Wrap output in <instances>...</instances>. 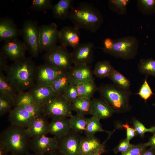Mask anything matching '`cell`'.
Segmentation results:
<instances>
[{
  "mask_svg": "<svg viewBox=\"0 0 155 155\" xmlns=\"http://www.w3.org/2000/svg\"><path fill=\"white\" fill-rule=\"evenodd\" d=\"M59 31L55 23L40 26V51H47L57 45Z\"/></svg>",
  "mask_w": 155,
  "mask_h": 155,
  "instance_id": "30bf717a",
  "label": "cell"
},
{
  "mask_svg": "<svg viewBox=\"0 0 155 155\" xmlns=\"http://www.w3.org/2000/svg\"><path fill=\"white\" fill-rule=\"evenodd\" d=\"M97 91L114 113H124L131 110L130 98L132 93L130 90L124 89L113 83L102 84L98 87Z\"/></svg>",
  "mask_w": 155,
  "mask_h": 155,
  "instance_id": "277c9868",
  "label": "cell"
},
{
  "mask_svg": "<svg viewBox=\"0 0 155 155\" xmlns=\"http://www.w3.org/2000/svg\"><path fill=\"white\" fill-rule=\"evenodd\" d=\"M31 139L26 128L11 125L1 133L0 144L9 154L27 155L30 153Z\"/></svg>",
  "mask_w": 155,
  "mask_h": 155,
  "instance_id": "3957f363",
  "label": "cell"
},
{
  "mask_svg": "<svg viewBox=\"0 0 155 155\" xmlns=\"http://www.w3.org/2000/svg\"><path fill=\"white\" fill-rule=\"evenodd\" d=\"M64 73L47 64L36 66L35 74L36 84L50 85L58 76Z\"/></svg>",
  "mask_w": 155,
  "mask_h": 155,
  "instance_id": "9a60e30c",
  "label": "cell"
},
{
  "mask_svg": "<svg viewBox=\"0 0 155 155\" xmlns=\"http://www.w3.org/2000/svg\"><path fill=\"white\" fill-rule=\"evenodd\" d=\"M62 95L68 101L72 103L78 97L76 85L70 83Z\"/></svg>",
  "mask_w": 155,
  "mask_h": 155,
  "instance_id": "60d3db41",
  "label": "cell"
},
{
  "mask_svg": "<svg viewBox=\"0 0 155 155\" xmlns=\"http://www.w3.org/2000/svg\"><path fill=\"white\" fill-rule=\"evenodd\" d=\"M91 115L100 120L109 118L114 113L108 103L104 99L94 98L92 99Z\"/></svg>",
  "mask_w": 155,
  "mask_h": 155,
  "instance_id": "7402d4cb",
  "label": "cell"
},
{
  "mask_svg": "<svg viewBox=\"0 0 155 155\" xmlns=\"http://www.w3.org/2000/svg\"><path fill=\"white\" fill-rule=\"evenodd\" d=\"M88 118L85 116L72 115L69 118L71 129L76 132L81 133L85 130Z\"/></svg>",
  "mask_w": 155,
  "mask_h": 155,
  "instance_id": "4dcf8cb0",
  "label": "cell"
},
{
  "mask_svg": "<svg viewBox=\"0 0 155 155\" xmlns=\"http://www.w3.org/2000/svg\"><path fill=\"white\" fill-rule=\"evenodd\" d=\"M133 128L135 129L137 135L141 137L144 136L145 134L147 132L152 133H155V125L150 128H147L139 120L134 119L132 121Z\"/></svg>",
  "mask_w": 155,
  "mask_h": 155,
  "instance_id": "ab89813d",
  "label": "cell"
},
{
  "mask_svg": "<svg viewBox=\"0 0 155 155\" xmlns=\"http://www.w3.org/2000/svg\"><path fill=\"white\" fill-rule=\"evenodd\" d=\"M68 74L70 83L75 85L94 80L93 71L88 64L74 65Z\"/></svg>",
  "mask_w": 155,
  "mask_h": 155,
  "instance_id": "4fadbf2b",
  "label": "cell"
},
{
  "mask_svg": "<svg viewBox=\"0 0 155 155\" xmlns=\"http://www.w3.org/2000/svg\"><path fill=\"white\" fill-rule=\"evenodd\" d=\"M147 76L144 82L141 86L138 92L136 93L138 95L145 101L150 98L153 95H155L152 90L147 81Z\"/></svg>",
  "mask_w": 155,
  "mask_h": 155,
  "instance_id": "f35d334b",
  "label": "cell"
},
{
  "mask_svg": "<svg viewBox=\"0 0 155 155\" xmlns=\"http://www.w3.org/2000/svg\"><path fill=\"white\" fill-rule=\"evenodd\" d=\"M35 116L23 108L14 107L9 113L8 121L11 125L26 128Z\"/></svg>",
  "mask_w": 155,
  "mask_h": 155,
  "instance_id": "44dd1931",
  "label": "cell"
},
{
  "mask_svg": "<svg viewBox=\"0 0 155 155\" xmlns=\"http://www.w3.org/2000/svg\"><path fill=\"white\" fill-rule=\"evenodd\" d=\"M36 67L31 58L25 57L9 65L6 76L18 93L28 91L35 84Z\"/></svg>",
  "mask_w": 155,
  "mask_h": 155,
  "instance_id": "6da1fadb",
  "label": "cell"
},
{
  "mask_svg": "<svg viewBox=\"0 0 155 155\" xmlns=\"http://www.w3.org/2000/svg\"><path fill=\"white\" fill-rule=\"evenodd\" d=\"M81 137L72 130L65 136L58 139V151L63 155H80L79 146Z\"/></svg>",
  "mask_w": 155,
  "mask_h": 155,
  "instance_id": "8fae6325",
  "label": "cell"
},
{
  "mask_svg": "<svg viewBox=\"0 0 155 155\" xmlns=\"http://www.w3.org/2000/svg\"><path fill=\"white\" fill-rule=\"evenodd\" d=\"M15 99L0 93V116L9 113L14 107Z\"/></svg>",
  "mask_w": 155,
  "mask_h": 155,
  "instance_id": "8d00e7d4",
  "label": "cell"
},
{
  "mask_svg": "<svg viewBox=\"0 0 155 155\" xmlns=\"http://www.w3.org/2000/svg\"><path fill=\"white\" fill-rule=\"evenodd\" d=\"M137 68L140 73L146 76L155 77V60L152 58L141 59L138 64Z\"/></svg>",
  "mask_w": 155,
  "mask_h": 155,
  "instance_id": "83f0119b",
  "label": "cell"
},
{
  "mask_svg": "<svg viewBox=\"0 0 155 155\" xmlns=\"http://www.w3.org/2000/svg\"><path fill=\"white\" fill-rule=\"evenodd\" d=\"M152 105L155 107V103H153L152 104Z\"/></svg>",
  "mask_w": 155,
  "mask_h": 155,
  "instance_id": "db71d44e",
  "label": "cell"
},
{
  "mask_svg": "<svg viewBox=\"0 0 155 155\" xmlns=\"http://www.w3.org/2000/svg\"><path fill=\"white\" fill-rule=\"evenodd\" d=\"M103 47L102 48L104 53L108 54L112 49L114 44V40L109 38H106L103 41Z\"/></svg>",
  "mask_w": 155,
  "mask_h": 155,
  "instance_id": "f6af8a7d",
  "label": "cell"
},
{
  "mask_svg": "<svg viewBox=\"0 0 155 155\" xmlns=\"http://www.w3.org/2000/svg\"><path fill=\"white\" fill-rule=\"evenodd\" d=\"M76 85L78 97L91 98L97 91L98 87L94 80Z\"/></svg>",
  "mask_w": 155,
  "mask_h": 155,
  "instance_id": "f1b7e54d",
  "label": "cell"
},
{
  "mask_svg": "<svg viewBox=\"0 0 155 155\" xmlns=\"http://www.w3.org/2000/svg\"><path fill=\"white\" fill-rule=\"evenodd\" d=\"M105 148L98 150L88 155H101L105 152Z\"/></svg>",
  "mask_w": 155,
  "mask_h": 155,
  "instance_id": "681fc988",
  "label": "cell"
},
{
  "mask_svg": "<svg viewBox=\"0 0 155 155\" xmlns=\"http://www.w3.org/2000/svg\"><path fill=\"white\" fill-rule=\"evenodd\" d=\"M122 127L126 131V139L130 141L132 139L136 136L137 135L135 129L129 126V125L125 124L122 125Z\"/></svg>",
  "mask_w": 155,
  "mask_h": 155,
  "instance_id": "ee69618b",
  "label": "cell"
},
{
  "mask_svg": "<svg viewBox=\"0 0 155 155\" xmlns=\"http://www.w3.org/2000/svg\"><path fill=\"white\" fill-rule=\"evenodd\" d=\"M9 154L5 147L0 144V155H8Z\"/></svg>",
  "mask_w": 155,
  "mask_h": 155,
  "instance_id": "f907efd6",
  "label": "cell"
},
{
  "mask_svg": "<svg viewBox=\"0 0 155 155\" xmlns=\"http://www.w3.org/2000/svg\"><path fill=\"white\" fill-rule=\"evenodd\" d=\"M147 144L148 146L155 150V133L150 138Z\"/></svg>",
  "mask_w": 155,
  "mask_h": 155,
  "instance_id": "7dc6e473",
  "label": "cell"
},
{
  "mask_svg": "<svg viewBox=\"0 0 155 155\" xmlns=\"http://www.w3.org/2000/svg\"><path fill=\"white\" fill-rule=\"evenodd\" d=\"M0 51L14 62L25 57L27 50L24 42L16 39L4 42Z\"/></svg>",
  "mask_w": 155,
  "mask_h": 155,
  "instance_id": "5bb4252c",
  "label": "cell"
},
{
  "mask_svg": "<svg viewBox=\"0 0 155 155\" xmlns=\"http://www.w3.org/2000/svg\"><path fill=\"white\" fill-rule=\"evenodd\" d=\"M53 5L51 0H33L30 6L31 10L44 11L52 9Z\"/></svg>",
  "mask_w": 155,
  "mask_h": 155,
  "instance_id": "74e56055",
  "label": "cell"
},
{
  "mask_svg": "<svg viewBox=\"0 0 155 155\" xmlns=\"http://www.w3.org/2000/svg\"><path fill=\"white\" fill-rule=\"evenodd\" d=\"M68 72L64 73L57 78L50 85L57 95H62L70 84Z\"/></svg>",
  "mask_w": 155,
  "mask_h": 155,
  "instance_id": "4316f807",
  "label": "cell"
},
{
  "mask_svg": "<svg viewBox=\"0 0 155 155\" xmlns=\"http://www.w3.org/2000/svg\"><path fill=\"white\" fill-rule=\"evenodd\" d=\"M142 155H155V150L150 147L146 149Z\"/></svg>",
  "mask_w": 155,
  "mask_h": 155,
  "instance_id": "c3c4849f",
  "label": "cell"
},
{
  "mask_svg": "<svg viewBox=\"0 0 155 155\" xmlns=\"http://www.w3.org/2000/svg\"><path fill=\"white\" fill-rule=\"evenodd\" d=\"M79 30L71 26H65L59 30L58 40L60 45L67 47L73 48L80 43Z\"/></svg>",
  "mask_w": 155,
  "mask_h": 155,
  "instance_id": "ac0fdd59",
  "label": "cell"
},
{
  "mask_svg": "<svg viewBox=\"0 0 155 155\" xmlns=\"http://www.w3.org/2000/svg\"><path fill=\"white\" fill-rule=\"evenodd\" d=\"M46 117L42 113L34 117L26 128V131L31 138L43 135L49 133V123Z\"/></svg>",
  "mask_w": 155,
  "mask_h": 155,
  "instance_id": "d6986e66",
  "label": "cell"
},
{
  "mask_svg": "<svg viewBox=\"0 0 155 155\" xmlns=\"http://www.w3.org/2000/svg\"><path fill=\"white\" fill-rule=\"evenodd\" d=\"M0 93L9 96L15 99L18 93L1 71H0Z\"/></svg>",
  "mask_w": 155,
  "mask_h": 155,
  "instance_id": "836d02e7",
  "label": "cell"
},
{
  "mask_svg": "<svg viewBox=\"0 0 155 155\" xmlns=\"http://www.w3.org/2000/svg\"><path fill=\"white\" fill-rule=\"evenodd\" d=\"M39 28L38 23L32 20H25L20 30V35L31 57H36L40 51Z\"/></svg>",
  "mask_w": 155,
  "mask_h": 155,
  "instance_id": "8992f818",
  "label": "cell"
},
{
  "mask_svg": "<svg viewBox=\"0 0 155 155\" xmlns=\"http://www.w3.org/2000/svg\"><path fill=\"white\" fill-rule=\"evenodd\" d=\"M8 155H14L11 154H9Z\"/></svg>",
  "mask_w": 155,
  "mask_h": 155,
  "instance_id": "11a10c76",
  "label": "cell"
},
{
  "mask_svg": "<svg viewBox=\"0 0 155 155\" xmlns=\"http://www.w3.org/2000/svg\"><path fill=\"white\" fill-rule=\"evenodd\" d=\"M113 68L109 61H100L95 64L93 71V74L99 78H108Z\"/></svg>",
  "mask_w": 155,
  "mask_h": 155,
  "instance_id": "f546056e",
  "label": "cell"
},
{
  "mask_svg": "<svg viewBox=\"0 0 155 155\" xmlns=\"http://www.w3.org/2000/svg\"><path fill=\"white\" fill-rule=\"evenodd\" d=\"M7 58L5 54L0 51V71H6L9 65L7 64Z\"/></svg>",
  "mask_w": 155,
  "mask_h": 155,
  "instance_id": "bcb514c9",
  "label": "cell"
},
{
  "mask_svg": "<svg viewBox=\"0 0 155 155\" xmlns=\"http://www.w3.org/2000/svg\"><path fill=\"white\" fill-rule=\"evenodd\" d=\"M67 18L77 28L86 29L92 32H96L100 28L104 20L100 11L92 4L86 2L73 6Z\"/></svg>",
  "mask_w": 155,
  "mask_h": 155,
  "instance_id": "7a4b0ae2",
  "label": "cell"
},
{
  "mask_svg": "<svg viewBox=\"0 0 155 155\" xmlns=\"http://www.w3.org/2000/svg\"><path fill=\"white\" fill-rule=\"evenodd\" d=\"M115 85L126 90H130V81L127 77L114 68L108 77Z\"/></svg>",
  "mask_w": 155,
  "mask_h": 155,
  "instance_id": "1f68e13d",
  "label": "cell"
},
{
  "mask_svg": "<svg viewBox=\"0 0 155 155\" xmlns=\"http://www.w3.org/2000/svg\"><path fill=\"white\" fill-rule=\"evenodd\" d=\"M92 104L91 98L78 97L71 103V108L79 115H91Z\"/></svg>",
  "mask_w": 155,
  "mask_h": 155,
  "instance_id": "484cf974",
  "label": "cell"
},
{
  "mask_svg": "<svg viewBox=\"0 0 155 155\" xmlns=\"http://www.w3.org/2000/svg\"><path fill=\"white\" fill-rule=\"evenodd\" d=\"M101 143L94 136L81 137L79 146L80 155H88L100 149L105 148V142Z\"/></svg>",
  "mask_w": 155,
  "mask_h": 155,
  "instance_id": "603a6c76",
  "label": "cell"
},
{
  "mask_svg": "<svg viewBox=\"0 0 155 155\" xmlns=\"http://www.w3.org/2000/svg\"><path fill=\"white\" fill-rule=\"evenodd\" d=\"M20 30L11 18L2 17L0 19V41L4 42L18 39Z\"/></svg>",
  "mask_w": 155,
  "mask_h": 155,
  "instance_id": "ffe728a7",
  "label": "cell"
},
{
  "mask_svg": "<svg viewBox=\"0 0 155 155\" xmlns=\"http://www.w3.org/2000/svg\"><path fill=\"white\" fill-rule=\"evenodd\" d=\"M14 107L23 108L35 116L42 113V108L35 103L29 91L18 93L15 99Z\"/></svg>",
  "mask_w": 155,
  "mask_h": 155,
  "instance_id": "e0dca14e",
  "label": "cell"
},
{
  "mask_svg": "<svg viewBox=\"0 0 155 155\" xmlns=\"http://www.w3.org/2000/svg\"><path fill=\"white\" fill-rule=\"evenodd\" d=\"M43 59L45 63L65 72H68L73 66L71 53L61 45L46 52Z\"/></svg>",
  "mask_w": 155,
  "mask_h": 155,
  "instance_id": "52a82bcc",
  "label": "cell"
},
{
  "mask_svg": "<svg viewBox=\"0 0 155 155\" xmlns=\"http://www.w3.org/2000/svg\"><path fill=\"white\" fill-rule=\"evenodd\" d=\"M148 147L147 143L133 145L128 151L121 155H142L144 151Z\"/></svg>",
  "mask_w": 155,
  "mask_h": 155,
  "instance_id": "b9f144b4",
  "label": "cell"
},
{
  "mask_svg": "<svg viewBox=\"0 0 155 155\" xmlns=\"http://www.w3.org/2000/svg\"><path fill=\"white\" fill-rule=\"evenodd\" d=\"M35 103L42 107L56 95L50 85L35 84L28 91Z\"/></svg>",
  "mask_w": 155,
  "mask_h": 155,
  "instance_id": "2e32d148",
  "label": "cell"
},
{
  "mask_svg": "<svg viewBox=\"0 0 155 155\" xmlns=\"http://www.w3.org/2000/svg\"><path fill=\"white\" fill-rule=\"evenodd\" d=\"M27 155H39L36 154H35L34 153L33 154H31L29 153Z\"/></svg>",
  "mask_w": 155,
  "mask_h": 155,
  "instance_id": "f5cc1de1",
  "label": "cell"
},
{
  "mask_svg": "<svg viewBox=\"0 0 155 155\" xmlns=\"http://www.w3.org/2000/svg\"><path fill=\"white\" fill-rule=\"evenodd\" d=\"M133 145L130 143L129 141L125 138L120 141L119 144L114 148L113 151L115 154L118 153H124L130 150Z\"/></svg>",
  "mask_w": 155,
  "mask_h": 155,
  "instance_id": "7bdbcfd3",
  "label": "cell"
},
{
  "mask_svg": "<svg viewBox=\"0 0 155 155\" xmlns=\"http://www.w3.org/2000/svg\"><path fill=\"white\" fill-rule=\"evenodd\" d=\"M71 130L69 119L68 118L52 119L49 123V133L57 139L65 136Z\"/></svg>",
  "mask_w": 155,
  "mask_h": 155,
  "instance_id": "cb8c5ba5",
  "label": "cell"
},
{
  "mask_svg": "<svg viewBox=\"0 0 155 155\" xmlns=\"http://www.w3.org/2000/svg\"><path fill=\"white\" fill-rule=\"evenodd\" d=\"M100 120L92 116L88 118L86 129L84 132L86 136H94L96 133L99 132H106L108 135L112 134V132L102 129Z\"/></svg>",
  "mask_w": 155,
  "mask_h": 155,
  "instance_id": "d6a6232c",
  "label": "cell"
},
{
  "mask_svg": "<svg viewBox=\"0 0 155 155\" xmlns=\"http://www.w3.org/2000/svg\"><path fill=\"white\" fill-rule=\"evenodd\" d=\"M58 145V139L56 137L41 135L31 138L30 150L36 154L48 155L57 151Z\"/></svg>",
  "mask_w": 155,
  "mask_h": 155,
  "instance_id": "9c48e42d",
  "label": "cell"
},
{
  "mask_svg": "<svg viewBox=\"0 0 155 155\" xmlns=\"http://www.w3.org/2000/svg\"><path fill=\"white\" fill-rule=\"evenodd\" d=\"M74 1L73 0H60L53 5L52 9L54 18L60 20L68 18L69 12L73 6Z\"/></svg>",
  "mask_w": 155,
  "mask_h": 155,
  "instance_id": "d4e9b609",
  "label": "cell"
},
{
  "mask_svg": "<svg viewBox=\"0 0 155 155\" xmlns=\"http://www.w3.org/2000/svg\"><path fill=\"white\" fill-rule=\"evenodd\" d=\"M139 41L135 36H127L114 40L112 49L107 54L125 60L134 59L137 54Z\"/></svg>",
  "mask_w": 155,
  "mask_h": 155,
  "instance_id": "5b68a950",
  "label": "cell"
},
{
  "mask_svg": "<svg viewBox=\"0 0 155 155\" xmlns=\"http://www.w3.org/2000/svg\"><path fill=\"white\" fill-rule=\"evenodd\" d=\"M138 9L143 15H152L155 13V0H137Z\"/></svg>",
  "mask_w": 155,
  "mask_h": 155,
  "instance_id": "d590c367",
  "label": "cell"
},
{
  "mask_svg": "<svg viewBox=\"0 0 155 155\" xmlns=\"http://www.w3.org/2000/svg\"><path fill=\"white\" fill-rule=\"evenodd\" d=\"M48 155H63L62 154H61V153H60L58 151L52 154H51Z\"/></svg>",
  "mask_w": 155,
  "mask_h": 155,
  "instance_id": "816d5d0a",
  "label": "cell"
},
{
  "mask_svg": "<svg viewBox=\"0 0 155 155\" xmlns=\"http://www.w3.org/2000/svg\"><path fill=\"white\" fill-rule=\"evenodd\" d=\"M94 45L91 42L80 43L73 48L71 52L73 64H88L91 63L94 58Z\"/></svg>",
  "mask_w": 155,
  "mask_h": 155,
  "instance_id": "7c38bea8",
  "label": "cell"
},
{
  "mask_svg": "<svg viewBox=\"0 0 155 155\" xmlns=\"http://www.w3.org/2000/svg\"><path fill=\"white\" fill-rule=\"evenodd\" d=\"M130 0H109L108 7L113 12L119 15H124L127 12V6Z\"/></svg>",
  "mask_w": 155,
  "mask_h": 155,
  "instance_id": "e575fe53",
  "label": "cell"
},
{
  "mask_svg": "<svg viewBox=\"0 0 155 155\" xmlns=\"http://www.w3.org/2000/svg\"><path fill=\"white\" fill-rule=\"evenodd\" d=\"M71 111V103L62 95H56L42 107V114L51 119L70 117Z\"/></svg>",
  "mask_w": 155,
  "mask_h": 155,
  "instance_id": "ba28073f",
  "label": "cell"
}]
</instances>
